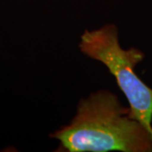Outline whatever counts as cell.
Returning <instances> with one entry per match:
<instances>
[{
    "label": "cell",
    "instance_id": "obj_1",
    "mask_svg": "<svg viewBox=\"0 0 152 152\" xmlns=\"http://www.w3.org/2000/svg\"><path fill=\"white\" fill-rule=\"evenodd\" d=\"M58 151L152 152V137L118 97L99 90L80 101L75 116L51 135Z\"/></svg>",
    "mask_w": 152,
    "mask_h": 152
},
{
    "label": "cell",
    "instance_id": "obj_2",
    "mask_svg": "<svg viewBox=\"0 0 152 152\" xmlns=\"http://www.w3.org/2000/svg\"><path fill=\"white\" fill-rule=\"evenodd\" d=\"M79 49L107 68L129 102L130 117L140 123L152 137V89L135 73L136 65L145 58L144 53L136 48H123L114 24L86 30L80 36Z\"/></svg>",
    "mask_w": 152,
    "mask_h": 152
}]
</instances>
